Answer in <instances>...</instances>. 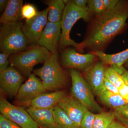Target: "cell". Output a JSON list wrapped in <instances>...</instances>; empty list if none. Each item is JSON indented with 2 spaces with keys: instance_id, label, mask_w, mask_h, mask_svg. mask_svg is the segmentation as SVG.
I'll return each instance as SVG.
<instances>
[{
  "instance_id": "cell-25",
  "label": "cell",
  "mask_w": 128,
  "mask_h": 128,
  "mask_svg": "<svg viewBox=\"0 0 128 128\" xmlns=\"http://www.w3.org/2000/svg\"><path fill=\"white\" fill-rule=\"evenodd\" d=\"M115 119L128 128V104L114 111Z\"/></svg>"
},
{
  "instance_id": "cell-2",
  "label": "cell",
  "mask_w": 128,
  "mask_h": 128,
  "mask_svg": "<svg viewBox=\"0 0 128 128\" xmlns=\"http://www.w3.org/2000/svg\"><path fill=\"white\" fill-rule=\"evenodd\" d=\"M33 72L41 79L46 90L56 91L67 85V74L60 64L57 54L51 53L43 66Z\"/></svg>"
},
{
  "instance_id": "cell-9",
  "label": "cell",
  "mask_w": 128,
  "mask_h": 128,
  "mask_svg": "<svg viewBox=\"0 0 128 128\" xmlns=\"http://www.w3.org/2000/svg\"><path fill=\"white\" fill-rule=\"evenodd\" d=\"M49 8L39 12L34 18L26 20L22 29L31 46H36L48 22Z\"/></svg>"
},
{
  "instance_id": "cell-27",
  "label": "cell",
  "mask_w": 128,
  "mask_h": 128,
  "mask_svg": "<svg viewBox=\"0 0 128 128\" xmlns=\"http://www.w3.org/2000/svg\"><path fill=\"white\" fill-rule=\"evenodd\" d=\"M96 114L90 111H88L82 118L80 128H93Z\"/></svg>"
},
{
  "instance_id": "cell-19",
  "label": "cell",
  "mask_w": 128,
  "mask_h": 128,
  "mask_svg": "<svg viewBox=\"0 0 128 128\" xmlns=\"http://www.w3.org/2000/svg\"><path fill=\"white\" fill-rule=\"evenodd\" d=\"M49 8L48 20L54 23L61 22L66 4L62 0H50L46 2Z\"/></svg>"
},
{
  "instance_id": "cell-20",
  "label": "cell",
  "mask_w": 128,
  "mask_h": 128,
  "mask_svg": "<svg viewBox=\"0 0 128 128\" xmlns=\"http://www.w3.org/2000/svg\"><path fill=\"white\" fill-rule=\"evenodd\" d=\"M98 96L104 105L114 110L128 104L120 94L112 93L105 89Z\"/></svg>"
},
{
  "instance_id": "cell-37",
  "label": "cell",
  "mask_w": 128,
  "mask_h": 128,
  "mask_svg": "<svg viewBox=\"0 0 128 128\" xmlns=\"http://www.w3.org/2000/svg\"><path fill=\"white\" fill-rule=\"evenodd\" d=\"M124 64H125V66L128 68V61Z\"/></svg>"
},
{
  "instance_id": "cell-36",
  "label": "cell",
  "mask_w": 128,
  "mask_h": 128,
  "mask_svg": "<svg viewBox=\"0 0 128 128\" xmlns=\"http://www.w3.org/2000/svg\"><path fill=\"white\" fill-rule=\"evenodd\" d=\"M121 76L124 84L128 86V70H126Z\"/></svg>"
},
{
  "instance_id": "cell-12",
  "label": "cell",
  "mask_w": 128,
  "mask_h": 128,
  "mask_svg": "<svg viewBox=\"0 0 128 128\" xmlns=\"http://www.w3.org/2000/svg\"><path fill=\"white\" fill-rule=\"evenodd\" d=\"M46 91L41 80L32 73L27 80L21 86L15 99L20 102H31Z\"/></svg>"
},
{
  "instance_id": "cell-10",
  "label": "cell",
  "mask_w": 128,
  "mask_h": 128,
  "mask_svg": "<svg viewBox=\"0 0 128 128\" xmlns=\"http://www.w3.org/2000/svg\"><path fill=\"white\" fill-rule=\"evenodd\" d=\"M23 81L22 74L12 66L0 72V89L10 97L16 96Z\"/></svg>"
},
{
  "instance_id": "cell-14",
  "label": "cell",
  "mask_w": 128,
  "mask_h": 128,
  "mask_svg": "<svg viewBox=\"0 0 128 128\" xmlns=\"http://www.w3.org/2000/svg\"><path fill=\"white\" fill-rule=\"evenodd\" d=\"M102 62L94 65L86 74L87 82L93 92L99 96L105 89L104 86L105 69Z\"/></svg>"
},
{
  "instance_id": "cell-18",
  "label": "cell",
  "mask_w": 128,
  "mask_h": 128,
  "mask_svg": "<svg viewBox=\"0 0 128 128\" xmlns=\"http://www.w3.org/2000/svg\"><path fill=\"white\" fill-rule=\"evenodd\" d=\"M92 54L100 59L104 64L110 66H123L128 61V48L117 54H108L103 51H95Z\"/></svg>"
},
{
  "instance_id": "cell-8",
  "label": "cell",
  "mask_w": 128,
  "mask_h": 128,
  "mask_svg": "<svg viewBox=\"0 0 128 128\" xmlns=\"http://www.w3.org/2000/svg\"><path fill=\"white\" fill-rule=\"evenodd\" d=\"M60 56L62 64L66 68L79 70L86 73L94 66L97 57L92 53L81 54L72 48L65 50Z\"/></svg>"
},
{
  "instance_id": "cell-13",
  "label": "cell",
  "mask_w": 128,
  "mask_h": 128,
  "mask_svg": "<svg viewBox=\"0 0 128 128\" xmlns=\"http://www.w3.org/2000/svg\"><path fill=\"white\" fill-rule=\"evenodd\" d=\"M58 106L80 128L82 118L88 109L86 107L73 96H66L60 101Z\"/></svg>"
},
{
  "instance_id": "cell-22",
  "label": "cell",
  "mask_w": 128,
  "mask_h": 128,
  "mask_svg": "<svg viewBox=\"0 0 128 128\" xmlns=\"http://www.w3.org/2000/svg\"><path fill=\"white\" fill-rule=\"evenodd\" d=\"M115 119L114 111L101 112L96 114L93 128H108Z\"/></svg>"
},
{
  "instance_id": "cell-35",
  "label": "cell",
  "mask_w": 128,
  "mask_h": 128,
  "mask_svg": "<svg viewBox=\"0 0 128 128\" xmlns=\"http://www.w3.org/2000/svg\"><path fill=\"white\" fill-rule=\"evenodd\" d=\"M9 0H0V10L1 12L4 11L7 6Z\"/></svg>"
},
{
  "instance_id": "cell-21",
  "label": "cell",
  "mask_w": 128,
  "mask_h": 128,
  "mask_svg": "<svg viewBox=\"0 0 128 128\" xmlns=\"http://www.w3.org/2000/svg\"><path fill=\"white\" fill-rule=\"evenodd\" d=\"M56 122L60 128H80L58 105L52 108Z\"/></svg>"
},
{
  "instance_id": "cell-28",
  "label": "cell",
  "mask_w": 128,
  "mask_h": 128,
  "mask_svg": "<svg viewBox=\"0 0 128 128\" xmlns=\"http://www.w3.org/2000/svg\"><path fill=\"white\" fill-rule=\"evenodd\" d=\"M0 128H22L7 119L2 114L0 115Z\"/></svg>"
},
{
  "instance_id": "cell-4",
  "label": "cell",
  "mask_w": 128,
  "mask_h": 128,
  "mask_svg": "<svg viewBox=\"0 0 128 128\" xmlns=\"http://www.w3.org/2000/svg\"><path fill=\"white\" fill-rule=\"evenodd\" d=\"M50 53L44 47L37 45L26 50L9 56L11 66H14L22 75L29 76L34 66L44 63L49 57Z\"/></svg>"
},
{
  "instance_id": "cell-26",
  "label": "cell",
  "mask_w": 128,
  "mask_h": 128,
  "mask_svg": "<svg viewBox=\"0 0 128 128\" xmlns=\"http://www.w3.org/2000/svg\"><path fill=\"white\" fill-rule=\"evenodd\" d=\"M36 8L31 4H26L23 5L22 9V18L26 20H30L35 17L38 14Z\"/></svg>"
},
{
  "instance_id": "cell-31",
  "label": "cell",
  "mask_w": 128,
  "mask_h": 128,
  "mask_svg": "<svg viewBox=\"0 0 128 128\" xmlns=\"http://www.w3.org/2000/svg\"><path fill=\"white\" fill-rule=\"evenodd\" d=\"M104 86L105 89L108 91L114 94H119L118 88L105 78L104 80Z\"/></svg>"
},
{
  "instance_id": "cell-15",
  "label": "cell",
  "mask_w": 128,
  "mask_h": 128,
  "mask_svg": "<svg viewBox=\"0 0 128 128\" xmlns=\"http://www.w3.org/2000/svg\"><path fill=\"white\" fill-rule=\"evenodd\" d=\"M26 110L38 126L44 128H60L56 122L52 108H38L30 106Z\"/></svg>"
},
{
  "instance_id": "cell-1",
  "label": "cell",
  "mask_w": 128,
  "mask_h": 128,
  "mask_svg": "<svg viewBox=\"0 0 128 128\" xmlns=\"http://www.w3.org/2000/svg\"><path fill=\"white\" fill-rule=\"evenodd\" d=\"M128 0H120L113 9L96 16L87 36L81 43L82 50H102L110 41L127 28Z\"/></svg>"
},
{
  "instance_id": "cell-29",
  "label": "cell",
  "mask_w": 128,
  "mask_h": 128,
  "mask_svg": "<svg viewBox=\"0 0 128 128\" xmlns=\"http://www.w3.org/2000/svg\"><path fill=\"white\" fill-rule=\"evenodd\" d=\"M10 55L6 53L2 52L0 54V72L6 70L8 67Z\"/></svg>"
},
{
  "instance_id": "cell-11",
  "label": "cell",
  "mask_w": 128,
  "mask_h": 128,
  "mask_svg": "<svg viewBox=\"0 0 128 128\" xmlns=\"http://www.w3.org/2000/svg\"><path fill=\"white\" fill-rule=\"evenodd\" d=\"M61 36V22L54 23L48 20L38 45L44 47L52 54H57Z\"/></svg>"
},
{
  "instance_id": "cell-30",
  "label": "cell",
  "mask_w": 128,
  "mask_h": 128,
  "mask_svg": "<svg viewBox=\"0 0 128 128\" xmlns=\"http://www.w3.org/2000/svg\"><path fill=\"white\" fill-rule=\"evenodd\" d=\"M105 11L108 12L113 9L119 2V0H102Z\"/></svg>"
},
{
  "instance_id": "cell-23",
  "label": "cell",
  "mask_w": 128,
  "mask_h": 128,
  "mask_svg": "<svg viewBox=\"0 0 128 128\" xmlns=\"http://www.w3.org/2000/svg\"><path fill=\"white\" fill-rule=\"evenodd\" d=\"M105 76L118 89L124 84L122 76L111 66L105 68Z\"/></svg>"
},
{
  "instance_id": "cell-6",
  "label": "cell",
  "mask_w": 128,
  "mask_h": 128,
  "mask_svg": "<svg viewBox=\"0 0 128 128\" xmlns=\"http://www.w3.org/2000/svg\"><path fill=\"white\" fill-rule=\"evenodd\" d=\"M70 73L72 83V96L85 105L89 111L102 112V108L94 99L90 85L80 72L72 69Z\"/></svg>"
},
{
  "instance_id": "cell-7",
  "label": "cell",
  "mask_w": 128,
  "mask_h": 128,
  "mask_svg": "<svg viewBox=\"0 0 128 128\" xmlns=\"http://www.w3.org/2000/svg\"><path fill=\"white\" fill-rule=\"evenodd\" d=\"M0 111L4 117L22 128H38V125L26 110L12 105L2 96L0 98Z\"/></svg>"
},
{
  "instance_id": "cell-34",
  "label": "cell",
  "mask_w": 128,
  "mask_h": 128,
  "mask_svg": "<svg viewBox=\"0 0 128 128\" xmlns=\"http://www.w3.org/2000/svg\"><path fill=\"white\" fill-rule=\"evenodd\" d=\"M108 128H128L118 121L114 120V122Z\"/></svg>"
},
{
  "instance_id": "cell-16",
  "label": "cell",
  "mask_w": 128,
  "mask_h": 128,
  "mask_svg": "<svg viewBox=\"0 0 128 128\" xmlns=\"http://www.w3.org/2000/svg\"><path fill=\"white\" fill-rule=\"evenodd\" d=\"M64 90H57L50 93H42L31 102V106L36 108L49 109L58 105L66 96Z\"/></svg>"
},
{
  "instance_id": "cell-3",
  "label": "cell",
  "mask_w": 128,
  "mask_h": 128,
  "mask_svg": "<svg viewBox=\"0 0 128 128\" xmlns=\"http://www.w3.org/2000/svg\"><path fill=\"white\" fill-rule=\"evenodd\" d=\"M22 26L19 21L2 24L0 30V48L2 52L11 55L32 47L24 33Z\"/></svg>"
},
{
  "instance_id": "cell-17",
  "label": "cell",
  "mask_w": 128,
  "mask_h": 128,
  "mask_svg": "<svg viewBox=\"0 0 128 128\" xmlns=\"http://www.w3.org/2000/svg\"><path fill=\"white\" fill-rule=\"evenodd\" d=\"M22 0H9L0 18L2 24L18 22L22 18V9L23 5Z\"/></svg>"
},
{
  "instance_id": "cell-5",
  "label": "cell",
  "mask_w": 128,
  "mask_h": 128,
  "mask_svg": "<svg viewBox=\"0 0 128 128\" xmlns=\"http://www.w3.org/2000/svg\"><path fill=\"white\" fill-rule=\"evenodd\" d=\"M90 15L88 11L76 6L73 0L68 1L66 5L61 20V36L59 43L60 47L72 46L80 51H82L81 43H77L70 38V31L77 21L80 19L88 20Z\"/></svg>"
},
{
  "instance_id": "cell-33",
  "label": "cell",
  "mask_w": 128,
  "mask_h": 128,
  "mask_svg": "<svg viewBox=\"0 0 128 128\" xmlns=\"http://www.w3.org/2000/svg\"><path fill=\"white\" fill-rule=\"evenodd\" d=\"M73 2L74 4L79 8L88 11L87 0H74Z\"/></svg>"
},
{
  "instance_id": "cell-32",
  "label": "cell",
  "mask_w": 128,
  "mask_h": 128,
  "mask_svg": "<svg viewBox=\"0 0 128 128\" xmlns=\"http://www.w3.org/2000/svg\"><path fill=\"white\" fill-rule=\"evenodd\" d=\"M119 89V94L128 103V86L124 84Z\"/></svg>"
},
{
  "instance_id": "cell-24",
  "label": "cell",
  "mask_w": 128,
  "mask_h": 128,
  "mask_svg": "<svg viewBox=\"0 0 128 128\" xmlns=\"http://www.w3.org/2000/svg\"><path fill=\"white\" fill-rule=\"evenodd\" d=\"M87 7L90 14L95 15L96 16L106 12L102 0H88Z\"/></svg>"
}]
</instances>
